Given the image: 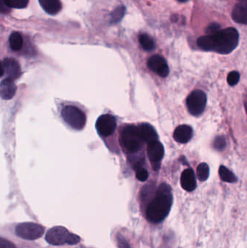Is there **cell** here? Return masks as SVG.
<instances>
[{
    "label": "cell",
    "mask_w": 247,
    "mask_h": 248,
    "mask_svg": "<svg viewBox=\"0 0 247 248\" xmlns=\"http://www.w3.org/2000/svg\"><path fill=\"white\" fill-rule=\"evenodd\" d=\"M117 246H118L119 248H131V246H129L127 240H126L125 237H123V235H121V234H117Z\"/></svg>",
    "instance_id": "83f0119b"
},
{
    "label": "cell",
    "mask_w": 247,
    "mask_h": 248,
    "mask_svg": "<svg viewBox=\"0 0 247 248\" xmlns=\"http://www.w3.org/2000/svg\"><path fill=\"white\" fill-rule=\"evenodd\" d=\"M189 111L194 116H198L204 112L207 105V96L201 90H195L189 96L187 100Z\"/></svg>",
    "instance_id": "8992f818"
},
{
    "label": "cell",
    "mask_w": 247,
    "mask_h": 248,
    "mask_svg": "<svg viewBox=\"0 0 247 248\" xmlns=\"http://www.w3.org/2000/svg\"><path fill=\"white\" fill-rule=\"evenodd\" d=\"M0 248H16V247L13 243L1 237L0 239Z\"/></svg>",
    "instance_id": "f546056e"
},
{
    "label": "cell",
    "mask_w": 247,
    "mask_h": 248,
    "mask_svg": "<svg viewBox=\"0 0 247 248\" xmlns=\"http://www.w3.org/2000/svg\"><path fill=\"white\" fill-rule=\"evenodd\" d=\"M20 67L18 62L13 58H6L2 61V71L1 77L4 75L6 78L15 80L18 78L20 75Z\"/></svg>",
    "instance_id": "30bf717a"
},
{
    "label": "cell",
    "mask_w": 247,
    "mask_h": 248,
    "mask_svg": "<svg viewBox=\"0 0 247 248\" xmlns=\"http://www.w3.org/2000/svg\"><path fill=\"white\" fill-rule=\"evenodd\" d=\"M126 8L124 6H119L113 13L110 14V23L112 24H116L119 23L124 17L126 13Z\"/></svg>",
    "instance_id": "44dd1931"
},
{
    "label": "cell",
    "mask_w": 247,
    "mask_h": 248,
    "mask_svg": "<svg viewBox=\"0 0 247 248\" xmlns=\"http://www.w3.org/2000/svg\"><path fill=\"white\" fill-rule=\"evenodd\" d=\"M62 116L64 121L74 129L81 130L85 126L87 122L86 115L75 106H65L62 109Z\"/></svg>",
    "instance_id": "277c9868"
},
{
    "label": "cell",
    "mask_w": 247,
    "mask_h": 248,
    "mask_svg": "<svg viewBox=\"0 0 247 248\" xmlns=\"http://www.w3.org/2000/svg\"><path fill=\"white\" fill-rule=\"evenodd\" d=\"M39 2L43 10L51 16L58 14L62 9L59 0H39Z\"/></svg>",
    "instance_id": "e0dca14e"
},
{
    "label": "cell",
    "mask_w": 247,
    "mask_h": 248,
    "mask_svg": "<svg viewBox=\"0 0 247 248\" xmlns=\"http://www.w3.org/2000/svg\"><path fill=\"white\" fill-rule=\"evenodd\" d=\"M10 8L22 9L27 6L29 0H1Z\"/></svg>",
    "instance_id": "603a6c76"
},
{
    "label": "cell",
    "mask_w": 247,
    "mask_h": 248,
    "mask_svg": "<svg viewBox=\"0 0 247 248\" xmlns=\"http://www.w3.org/2000/svg\"><path fill=\"white\" fill-rule=\"evenodd\" d=\"M211 42V51L227 55L233 52L239 45V32L234 28L221 29L213 35H208Z\"/></svg>",
    "instance_id": "7a4b0ae2"
},
{
    "label": "cell",
    "mask_w": 247,
    "mask_h": 248,
    "mask_svg": "<svg viewBox=\"0 0 247 248\" xmlns=\"http://www.w3.org/2000/svg\"><path fill=\"white\" fill-rule=\"evenodd\" d=\"M10 46L13 51L20 50L23 46V39L21 34L18 32H13L9 39Z\"/></svg>",
    "instance_id": "ac0fdd59"
},
{
    "label": "cell",
    "mask_w": 247,
    "mask_h": 248,
    "mask_svg": "<svg viewBox=\"0 0 247 248\" xmlns=\"http://www.w3.org/2000/svg\"><path fill=\"white\" fill-rule=\"evenodd\" d=\"M71 233L65 227L58 226L50 229L46 234V241L52 246H58L68 244Z\"/></svg>",
    "instance_id": "52a82bcc"
},
{
    "label": "cell",
    "mask_w": 247,
    "mask_h": 248,
    "mask_svg": "<svg viewBox=\"0 0 247 248\" xmlns=\"http://www.w3.org/2000/svg\"><path fill=\"white\" fill-rule=\"evenodd\" d=\"M241 1H245V0H241Z\"/></svg>",
    "instance_id": "d6a6232c"
},
{
    "label": "cell",
    "mask_w": 247,
    "mask_h": 248,
    "mask_svg": "<svg viewBox=\"0 0 247 248\" xmlns=\"http://www.w3.org/2000/svg\"><path fill=\"white\" fill-rule=\"evenodd\" d=\"M136 176L138 180L140 181V182H145V181L147 180L148 177H149V173L144 168H139L136 170Z\"/></svg>",
    "instance_id": "d4e9b609"
},
{
    "label": "cell",
    "mask_w": 247,
    "mask_h": 248,
    "mask_svg": "<svg viewBox=\"0 0 247 248\" xmlns=\"http://www.w3.org/2000/svg\"><path fill=\"white\" fill-rule=\"evenodd\" d=\"M214 147L218 150H223L226 147V141L224 137H217L214 141Z\"/></svg>",
    "instance_id": "484cf974"
},
{
    "label": "cell",
    "mask_w": 247,
    "mask_h": 248,
    "mask_svg": "<svg viewBox=\"0 0 247 248\" xmlns=\"http://www.w3.org/2000/svg\"><path fill=\"white\" fill-rule=\"evenodd\" d=\"M197 177L201 182H204L210 176V167L205 163H200L197 170Z\"/></svg>",
    "instance_id": "7402d4cb"
},
{
    "label": "cell",
    "mask_w": 247,
    "mask_h": 248,
    "mask_svg": "<svg viewBox=\"0 0 247 248\" xmlns=\"http://www.w3.org/2000/svg\"><path fill=\"white\" fill-rule=\"evenodd\" d=\"M117 127L116 118L110 114L100 116L96 123V128L101 137H107L112 135Z\"/></svg>",
    "instance_id": "ba28073f"
},
{
    "label": "cell",
    "mask_w": 247,
    "mask_h": 248,
    "mask_svg": "<svg viewBox=\"0 0 247 248\" xmlns=\"http://www.w3.org/2000/svg\"><path fill=\"white\" fill-rule=\"evenodd\" d=\"M232 18L241 24H247V0L238 3L232 12Z\"/></svg>",
    "instance_id": "4fadbf2b"
},
{
    "label": "cell",
    "mask_w": 247,
    "mask_h": 248,
    "mask_svg": "<svg viewBox=\"0 0 247 248\" xmlns=\"http://www.w3.org/2000/svg\"><path fill=\"white\" fill-rule=\"evenodd\" d=\"M139 42H140L141 46H142L145 51H152L155 49V44L152 37L146 33L141 34L139 36Z\"/></svg>",
    "instance_id": "ffe728a7"
},
{
    "label": "cell",
    "mask_w": 247,
    "mask_h": 248,
    "mask_svg": "<svg viewBox=\"0 0 247 248\" xmlns=\"http://www.w3.org/2000/svg\"><path fill=\"white\" fill-rule=\"evenodd\" d=\"M142 140L145 142L149 143L158 140V136L155 128L149 124H142L139 126Z\"/></svg>",
    "instance_id": "2e32d148"
},
{
    "label": "cell",
    "mask_w": 247,
    "mask_h": 248,
    "mask_svg": "<svg viewBox=\"0 0 247 248\" xmlns=\"http://www.w3.org/2000/svg\"><path fill=\"white\" fill-rule=\"evenodd\" d=\"M149 69L158 74L160 77L165 78L169 74V67L163 57L154 55L149 58L147 62Z\"/></svg>",
    "instance_id": "9c48e42d"
},
{
    "label": "cell",
    "mask_w": 247,
    "mask_h": 248,
    "mask_svg": "<svg viewBox=\"0 0 247 248\" xmlns=\"http://www.w3.org/2000/svg\"><path fill=\"white\" fill-rule=\"evenodd\" d=\"M246 110L247 112V101L246 102Z\"/></svg>",
    "instance_id": "1f68e13d"
},
{
    "label": "cell",
    "mask_w": 247,
    "mask_h": 248,
    "mask_svg": "<svg viewBox=\"0 0 247 248\" xmlns=\"http://www.w3.org/2000/svg\"><path fill=\"white\" fill-rule=\"evenodd\" d=\"M219 175L222 180L229 183H234L237 181V178L235 176L234 173L223 166H220L219 169Z\"/></svg>",
    "instance_id": "d6986e66"
},
{
    "label": "cell",
    "mask_w": 247,
    "mask_h": 248,
    "mask_svg": "<svg viewBox=\"0 0 247 248\" xmlns=\"http://www.w3.org/2000/svg\"><path fill=\"white\" fill-rule=\"evenodd\" d=\"M16 92V86L13 80L5 78L0 84V94L4 100H10L14 97Z\"/></svg>",
    "instance_id": "9a60e30c"
},
{
    "label": "cell",
    "mask_w": 247,
    "mask_h": 248,
    "mask_svg": "<svg viewBox=\"0 0 247 248\" xmlns=\"http://www.w3.org/2000/svg\"><path fill=\"white\" fill-rule=\"evenodd\" d=\"M164 153H165V150H164L163 145L158 140L148 144L147 155L152 163H160L163 157Z\"/></svg>",
    "instance_id": "8fae6325"
},
{
    "label": "cell",
    "mask_w": 247,
    "mask_h": 248,
    "mask_svg": "<svg viewBox=\"0 0 247 248\" xmlns=\"http://www.w3.org/2000/svg\"><path fill=\"white\" fill-rule=\"evenodd\" d=\"M181 184L183 189L188 191V192H191L195 189L196 186H197V182H196L195 175H194L192 169H186L181 174Z\"/></svg>",
    "instance_id": "5bb4252c"
},
{
    "label": "cell",
    "mask_w": 247,
    "mask_h": 248,
    "mask_svg": "<svg viewBox=\"0 0 247 248\" xmlns=\"http://www.w3.org/2000/svg\"><path fill=\"white\" fill-rule=\"evenodd\" d=\"M80 241H81V238H80L79 236L71 233L69 238H68V244L70 246H73V245L78 244Z\"/></svg>",
    "instance_id": "f1b7e54d"
},
{
    "label": "cell",
    "mask_w": 247,
    "mask_h": 248,
    "mask_svg": "<svg viewBox=\"0 0 247 248\" xmlns=\"http://www.w3.org/2000/svg\"><path fill=\"white\" fill-rule=\"evenodd\" d=\"M173 204L171 188L167 184H162L158 188L154 199L146 208V217L152 223L163 221L171 211Z\"/></svg>",
    "instance_id": "6da1fadb"
},
{
    "label": "cell",
    "mask_w": 247,
    "mask_h": 248,
    "mask_svg": "<svg viewBox=\"0 0 247 248\" xmlns=\"http://www.w3.org/2000/svg\"><path fill=\"white\" fill-rule=\"evenodd\" d=\"M193 136V129L191 126L188 125H181L175 128L174 131V140L177 142L185 143L190 141Z\"/></svg>",
    "instance_id": "7c38bea8"
},
{
    "label": "cell",
    "mask_w": 247,
    "mask_h": 248,
    "mask_svg": "<svg viewBox=\"0 0 247 248\" xmlns=\"http://www.w3.org/2000/svg\"><path fill=\"white\" fill-rule=\"evenodd\" d=\"M178 1H181V2H185V1H187L188 0H178Z\"/></svg>",
    "instance_id": "4dcf8cb0"
},
{
    "label": "cell",
    "mask_w": 247,
    "mask_h": 248,
    "mask_svg": "<svg viewBox=\"0 0 247 248\" xmlns=\"http://www.w3.org/2000/svg\"><path fill=\"white\" fill-rule=\"evenodd\" d=\"M240 75L237 71H232L228 76L227 81L230 86H235L239 82Z\"/></svg>",
    "instance_id": "cb8c5ba5"
},
{
    "label": "cell",
    "mask_w": 247,
    "mask_h": 248,
    "mask_svg": "<svg viewBox=\"0 0 247 248\" xmlns=\"http://www.w3.org/2000/svg\"><path fill=\"white\" fill-rule=\"evenodd\" d=\"M122 145L131 153H136L142 147V140L139 126L131 125L125 127L120 136Z\"/></svg>",
    "instance_id": "3957f363"
},
{
    "label": "cell",
    "mask_w": 247,
    "mask_h": 248,
    "mask_svg": "<svg viewBox=\"0 0 247 248\" xmlns=\"http://www.w3.org/2000/svg\"><path fill=\"white\" fill-rule=\"evenodd\" d=\"M44 232V227L36 223H21L15 228L16 235L27 240H37L43 235Z\"/></svg>",
    "instance_id": "5b68a950"
},
{
    "label": "cell",
    "mask_w": 247,
    "mask_h": 248,
    "mask_svg": "<svg viewBox=\"0 0 247 248\" xmlns=\"http://www.w3.org/2000/svg\"><path fill=\"white\" fill-rule=\"evenodd\" d=\"M220 25L218 23H213L207 28V35H213L221 30Z\"/></svg>",
    "instance_id": "4316f807"
}]
</instances>
